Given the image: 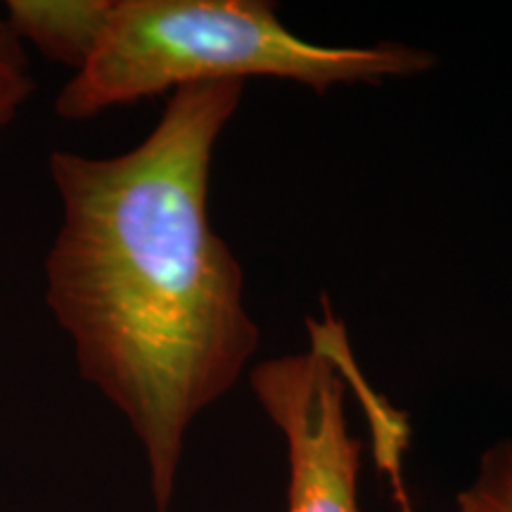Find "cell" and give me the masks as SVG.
<instances>
[{
	"mask_svg": "<svg viewBox=\"0 0 512 512\" xmlns=\"http://www.w3.org/2000/svg\"><path fill=\"white\" fill-rule=\"evenodd\" d=\"M242 93V81L181 88L131 150L48 159L62 221L46 304L79 375L136 434L157 512L174 503L190 425L259 347L242 266L209 221L214 147Z\"/></svg>",
	"mask_w": 512,
	"mask_h": 512,
	"instance_id": "1",
	"label": "cell"
},
{
	"mask_svg": "<svg viewBox=\"0 0 512 512\" xmlns=\"http://www.w3.org/2000/svg\"><path fill=\"white\" fill-rule=\"evenodd\" d=\"M427 50L384 43L325 48L292 34L264 0H114L93 55L55 98V114L86 121L112 107L188 86L249 76L316 93L427 72Z\"/></svg>",
	"mask_w": 512,
	"mask_h": 512,
	"instance_id": "2",
	"label": "cell"
},
{
	"mask_svg": "<svg viewBox=\"0 0 512 512\" xmlns=\"http://www.w3.org/2000/svg\"><path fill=\"white\" fill-rule=\"evenodd\" d=\"M306 325L311 347L259 363L249 382L285 439L287 512H358L363 444L344 413L349 339L330 306Z\"/></svg>",
	"mask_w": 512,
	"mask_h": 512,
	"instance_id": "3",
	"label": "cell"
},
{
	"mask_svg": "<svg viewBox=\"0 0 512 512\" xmlns=\"http://www.w3.org/2000/svg\"><path fill=\"white\" fill-rule=\"evenodd\" d=\"M114 0H8L3 17L24 46L79 72L98 46Z\"/></svg>",
	"mask_w": 512,
	"mask_h": 512,
	"instance_id": "4",
	"label": "cell"
},
{
	"mask_svg": "<svg viewBox=\"0 0 512 512\" xmlns=\"http://www.w3.org/2000/svg\"><path fill=\"white\" fill-rule=\"evenodd\" d=\"M458 512H512V437L479 458L475 479L456 496Z\"/></svg>",
	"mask_w": 512,
	"mask_h": 512,
	"instance_id": "5",
	"label": "cell"
},
{
	"mask_svg": "<svg viewBox=\"0 0 512 512\" xmlns=\"http://www.w3.org/2000/svg\"><path fill=\"white\" fill-rule=\"evenodd\" d=\"M34 93L27 46L0 15V133L8 128Z\"/></svg>",
	"mask_w": 512,
	"mask_h": 512,
	"instance_id": "6",
	"label": "cell"
},
{
	"mask_svg": "<svg viewBox=\"0 0 512 512\" xmlns=\"http://www.w3.org/2000/svg\"><path fill=\"white\" fill-rule=\"evenodd\" d=\"M392 489H394V498H396V503H399V512H413L411 503H408L406 489H403V477H399V479H392Z\"/></svg>",
	"mask_w": 512,
	"mask_h": 512,
	"instance_id": "7",
	"label": "cell"
}]
</instances>
